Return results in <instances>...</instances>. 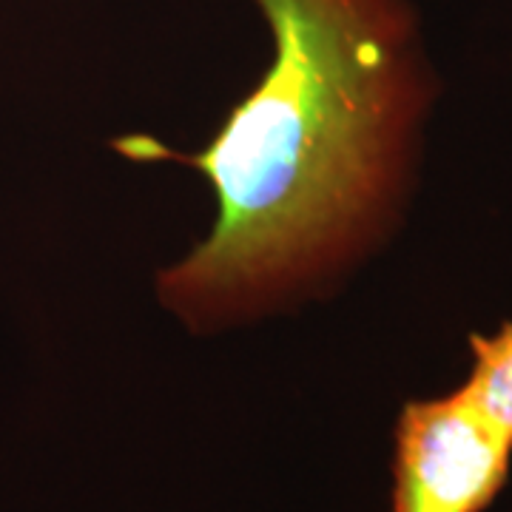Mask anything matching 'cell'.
Listing matches in <instances>:
<instances>
[{
    "label": "cell",
    "mask_w": 512,
    "mask_h": 512,
    "mask_svg": "<svg viewBox=\"0 0 512 512\" xmlns=\"http://www.w3.org/2000/svg\"><path fill=\"white\" fill-rule=\"evenodd\" d=\"M274 57L202 151L111 148L200 171L217 220L157 274V302L220 333L328 299L399 228L436 77L410 0H254Z\"/></svg>",
    "instance_id": "obj_1"
},
{
    "label": "cell",
    "mask_w": 512,
    "mask_h": 512,
    "mask_svg": "<svg viewBox=\"0 0 512 512\" xmlns=\"http://www.w3.org/2000/svg\"><path fill=\"white\" fill-rule=\"evenodd\" d=\"M512 439L461 390L402 407L393 512H484L510 478Z\"/></svg>",
    "instance_id": "obj_2"
},
{
    "label": "cell",
    "mask_w": 512,
    "mask_h": 512,
    "mask_svg": "<svg viewBox=\"0 0 512 512\" xmlns=\"http://www.w3.org/2000/svg\"><path fill=\"white\" fill-rule=\"evenodd\" d=\"M473 370L458 390L512 439V322L470 336Z\"/></svg>",
    "instance_id": "obj_3"
}]
</instances>
